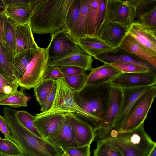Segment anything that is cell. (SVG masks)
<instances>
[{
  "label": "cell",
  "instance_id": "obj_1",
  "mask_svg": "<svg viewBox=\"0 0 156 156\" xmlns=\"http://www.w3.org/2000/svg\"><path fill=\"white\" fill-rule=\"evenodd\" d=\"M16 110L6 106L3 109L4 117L9 129V139L14 142L25 156H61L62 148L40 138L24 126L17 119Z\"/></svg>",
  "mask_w": 156,
  "mask_h": 156
},
{
  "label": "cell",
  "instance_id": "obj_2",
  "mask_svg": "<svg viewBox=\"0 0 156 156\" xmlns=\"http://www.w3.org/2000/svg\"><path fill=\"white\" fill-rule=\"evenodd\" d=\"M73 0H41L29 23L33 33L51 36L64 29L67 13Z\"/></svg>",
  "mask_w": 156,
  "mask_h": 156
},
{
  "label": "cell",
  "instance_id": "obj_3",
  "mask_svg": "<svg viewBox=\"0 0 156 156\" xmlns=\"http://www.w3.org/2000/svg\"><path fill=\"white\" fill-rule=\"evenodd\" d=\"M144 124L128 132L112 129L101 140L116 147L123 156H148L156 143L146 132Z\"/></svg>",
  "mask_w": 156,
  "mask_h": 156
},
{
  "label": "cell",
  "instance_id": "obj_4",
  "mask_svg": "<svg viewBox=\"0 0 156 156\" xmlns=\"http://www.w3.org/2000/svg\"><path fill=\"white\" fill-rule=\"evenodd\" d=\"M112 87L109 82L98 84H86L80 91H74L75 101L90 115L98 129L108 105Z\"/></svg>",
  "mask_w": 156,
  "mask_h": 156
},
{
  "label": "cell",
  "instance_id": "obj_5",
  "mask_svg": "<svg viewBox=\"0 0 156 156\" xmlns=\"http://www.w3.org/2000/svg\"><path fill=\"white\" fill-rule=\"evenodd\" d=\"M56 89L52 105L48 111L36 115H45L61 113L70 112L85 122L96 132L98 129L96 124L87 112L76 103L74 98V91L67 85L64 79L55 80Z\"/></svg>",
  "mask_w": 156,
  "mask_h": 156
},
{
  "label": "cell",
  "instance_id": "obj_6",
  "mask_svg": "<svg viewBox=\"0 0 156 156\" xmlns=\"http://www.w3.org/2000/svg\"><path fill=\"white\" fill-rule=\"evenodd\" d=\"M156 96L155 85L138 99L117 130L120 132L131 131L144 123Z\"/></svg>",
  "mask_w": 156,
  "mask_h": 156
},
{
  "label": "cell",
  "instance_id": "obj_7",
  "mask_svg": "<svg viewBox=\"0 0 156 156\" xmlns=\"http://www.w3.org/2000/svg\"><path fill=\"white\" fill-rule=\"evenodd\" d=\"M49 59L47 47L40 48L27 67L23 78L17 82L19 86L29 90L39 83L44 79V73L48 67Z\"/></svg>",
  "mask_w": 156,
  "mask_h": 156
},
{
  "label": "cell",
  "instance_id": "obj_8",
  "mask_svg": "<svg viewBox=\"0 0 156 156\" xmlns=\"http://www.w3.org/2000/svg\"><path fill=\"white\" fill-rule=\"evenodd\" d=\"M47 47L49 59L53 60L73 54L85 53L64 29L51 35V41Z\"/></svg>",
  "mask_w": 156,
  "mask_h": 156
},
{
  "label": "cell",
  "instance_id": "obj_9",
  "mask_svg": "<svg viewBox=\"0 0 156 156\" xmlns=\"http://www.w3.org/2000/svg\"><path fill=\"white\" fill-rule=\"evenodd\" d=\"M122 98L121 88L112 86L110 97L100 126L95 133L99 140L103 138L115 126Z\"/></svg>",
  "mask_w": 156,
  "mask_h": 156
},
{
  "label": "cell",
  "instance_id": "obj_10",
  "mask_svg": "<svg viewBox=\"0 0 156 156\" xmlns=\"http://www.w3.org/2000/svg\"><path fill=\"white\" fill-rule=\"evenodd\" d=\"M135 8L127 1L107 0L106 19L127 27L134 22Z\"/></svg>",
  "mask_w": 156,
  "mask_h": 156
},
{
  "label": "cell",
  "instance_id": "obj_11",
  "mask_svg": "<svg viewBox=\"0 0 156 156\" xmlns=\"http://www.w3.org/2000/svg\"><path fill=\"white\" fill-rule=\"evenodd\" d=\"M109 82L112 86L121 88L153 86L156 84V71L144 73H123Z\"/></svg>",
  "mask_w": 156,
  "mask_h": 156
},
{
  "label": "cell",
  "instance_id": "obj_12",
  "mask_svg": "<svg viewBox=\"0 0 156 156\" xmlns=\"http://www.w3.org/2000/svg\"><path fill=\"white\" fill-rule=\"evenodd\" d=\"M46 140L52 144L61 148L80 146L73 136L70 124L69 112L56 130Z\"/></svg>",
  "mask_w": 156,
  "mask_h": 156
},
{
  "label": "cell",
  "instance_id": "obj_13",
  "mask_svg": "<svg viewBox=\"0 0 156 156\" xmlns=\"http://www.w3.org/2000/svg\"><path fill=\"white\" fill-rule=\"evenodd\" d=\"M129 27L106 20L98 33L99 38L113 46L118 48L128 34Z\"/></svg>",
  "mask_w": 156,
  "mask_h": 156
},
{
  "label": "cell",
  "instance_id": "obj_14",
  "mask_svg": "<svg viewBox=\"0 0 156 156\" xmlns=\"http://www.w3.org/2000/svg\"><path fill=\"white\" fill-rule=\"evenodd\" d=\"M152 86L121 88L122 100L120 110L115 123L114 128L115 129H118L138 99Z\"/></svg>",
  "mask_w": 156,
  "mask_h": 156
},
{
  "label": "cell",
  "instance_id": "obj_15",
  "mask_svg": "<svg viewBox=\"0 0 156 156\" xmlns=\"http://www.w3.org/2000/svg\"><path fill=\"white\" fill-rule=\"evenodd\" d=\"M86 54L94 58L96 56L114 52L118 50L98 36H87L74 41Z\"/></svg>",
  "mask_w": 156,
  "mask_h": 156
},
{
  "label": "cell",
  "instance_id": "obj_16",
  "mask_svg": "<svg viewBox=\"0 0 156 156\" xmlns=\"http://www.w3.org/2000/svg\"><path fill=\"white\" fill-rule=\"evenodd\" d=\"M140 44L156 55V32L137 22L129 27L128 33Z\"/></svg>",
  "mask_w": 156,
  "mask_h": 156
},
{
  "label": "cell",
  "instance_id": "obj_17",
  "mask_svg": "<svg viewBox=\"0 0 156 156\" xmlns=\"http://www.w3.org/2000/svg\"><path fill=\"white\" fill-rule=\"evenodd\" d=\"M114 52L100 55L94 58L105 64H112L115 63H132L146 66L152 70L155 71L156 68L147 62L130 53L119 47Z\"/></svg>",
  "mask_w": 156,
  "mask_h": 156
},
{
  "label": "cell",
  "instance_id": "obj_18",
  "mask_svg": "<svg viewBox=\"0 0 156 156\" xmlns=\"http://www.w3.org/2000/svg\"><path fill=\"white\" fill-rule=\"evenodd\" d=\"M73 134L80 146L90 145L96 136L95 132L88 125L74 114L69 112Z\"/></svg>",
  "mask_w": 156,
  "mask_h": 156
},
{
  "label": "cell",
  "instance_id": "obj_19",
  "mask_svg": "<svg viewBox=\"0 0 156 156\" xmlns=\"http://www.w3.org/2000/svg\"><path fill=\"white\" fill-rule=\"evenodd\" d=\"M66 113H58L45 115L36 114L34 116L36 126L43 139L46 140L56 130L63 120Z\"/></svg>",
  "mask_w": 156,
  "mask_h": 156
},
{
  "label": "cell",
  "instance_id": "obj_20",
  "mask_svg": "<svg viewBox=\"0 0 156 156\" xmlns=\"http://www.w3.org/2000/svg\"><path fill=\"white\" fill-rule=\"evenodd\" d=\"M119 47L142 59L156 68V55L141 45L128 33L123 39Z\"/></svg>",
  "mask_w": 156,
  "mask_h": 156
},
{
  "label": "cell",
  "instance_id": "obj_21",
  "mask_svg": "<svg viewBox=\"0 0 156 156\" xmlns=\"http://www.w3.org/2000/svg\"><path fill=\"white\" fill-rule=\"evenodd\" d=\"M122 73L111 65L104 63L101 66L91 69L88 74L86 84H98L109 82Z\"/></svg>",
  "mask_w": 156,
  "mask_h": 156
},
{
  "label": "cell",
  "instance_id": "obj_22",
  "mask_svg": "<svg viewBox=\"0 0 156 156\" xmlns=\"http://www.w3.org/2000/svg\"><path fill=\"white\" fill-rule=\"evenodd\" d=\"M92 57L86 54L80 53L72 55L62 58L56 60L49 59L48 67L72 66L83 69L85 71H90L93 68Z\"/></svg>",
  "mask_w": 156,
  "mask_h": 156
},
{
  "label": "cell",
  "instance_id": "obj_23",
  "mask_svg": "<svg viewBox=\"0 0 156 156\" xmlns=\"http://www.w3.org/2000/svg\"><path fill=\"white\" fill-rule=\"evenodd\" d=\"M16 54L28 49H39L29 23L19 24L16 30Z\"/></svg>",
  "mask_w": 156,
  "mask_h": 156
},
{
  "label": "cell",
  "instance_id": "obj_24",
  "mask_svg": "<svg viewBox=\"0 0 156 156\" xmlns=\"http://www.w3.org/2000/svg\"><path fill=\"white\" fill-rule=\"evenodd\" d=\"M92 0H80V11L79 16L72 28L66 33L74 41L87 36V16Z\"/></svg>",
  "mask_w": 156,
  "mask_h": 156
},
{
  "label": "cell",
  "instance_id": "obj_25",
  "mask_svg": "<svg viewBox=\"0 0 156 156\" xmlns=\"http://www.w3.org/2000/svg\"><path fill=\"white\" fill-rule=\"evenodd\" d=\"M15 55L0 39V74L7 81L17 82L12 64Z\"/></svg>",
  "mask_w": 156,
  "mask_h": 156
},
{
  "label": "cell",
  "instance_id": "obj_26",
  "mask_svg": "<svg viewBox=\"0 0 156 156\" xmlns=\"http://www.w3.org/2000/svg\"><path fill=\"white\" fill-rule=\"evenodd\" d=\"M39 49H27L17 53L14 56L12 64L17 83L23 78L27 67Z\"/></svg>",
  "mask_w": 156,
  "mask_h": 156
},
{
  "label": "cell",
  "instance_id": "obj_27",
  "mask_svg": "<svg viewBox=\"0 0 156 156\" xmlns=\"http://www.w3.org/2000/svg\"><path fill=\"white\" fill-rule=\"evenodd\" d=\"M37 6H7L5 13L9 18L18 24H23L29 23Z\"/></svg>",
  "mask_w": 156,
  "mask_h": 156
},
{
  "label": "cell",
  "instance_id": "obj_28",
  "mask_svg": "<svg viewBox=\"0 0 156 156\" xmlns=\"http://www.w3.org/2000/svg\"><path fill=\"white\" fill-rule=\"evenodd\" d=\"M55 84V80L44 79L33 88L36 99L41 107L44 104L52 87Z\"/></svg>",
  "mask_w": 156,
  "mask_h": 156
},
{
  "label": "cell",
  "instance_id": "obj_29",
  "mask_svg": "<svg viewBox=\"0 0 156 156\" xmlns=\"http://www.w3.org/2000/svg\"><path fill=\"white\" fill-rule=\"evenodd\" d=\"M24 89L21 87L20 91L0 101V105H7L13 108L26 107L30 98L23 93Z\"/></svg>",
  "mask_w": 156,
  "mask_h": 156
},
{
  "label": "cell",
  "instance_id": "obj_30",
  "mask_svg": "<svg viewBox=\"0 0 156 156\" xmlns=\"http://www.w3.org/2000/svg\"><path fill=\"white\" fill-rule=\"evenodd\" d=\"M99 0H92L87 16V36H95L97 26Z\"/></svg>",
  "mask_w": 156,
  "mask_h": 156
},
{
  "label": "cell",
  "instance_id": "obj_31",
  "mask_svg": "<svg viewBox=\"0 0 156 156\" xmlns=\"http://www.w3.org/2000/svg\"><path fill=\"white\" fill-rule=\"evenodd\" d=\"M93 156H123L119 150L108 142L99 140L94 150Z\"/></svg>",
  "mask_w": 156,
  "mask_h": 156
},
{
  "label": "cell",
  "instance_id": "obj_32",
  "mask_svg": "<svg viewBox=\"0 0 156 156\" xmlns=\"http://www.w3.org/2000/svg\"><path fill=\"white\" fill-rule=\"evenodd\" d=\"M127 2L135 9L133 23L137 22L143 14L156 6V0H130Z\"/></svg>",
  "mask_w": 156,
  "mask_h": 156
},
{
  "label": "cell",
  "instance_id": "obj_33",
  "mask_svg": "<svg viewBox=\"0 0 156 156\" xmlns=\"http://www.w3.org/2000/svg\"><path fill=\"white\" fill-rule=\"evenodd\" d=\"M81 7L80 0H73L68 11L64 30L69 32L76 21L80 15Z\"/></svg>",
  "mask_w": 156,
  "mask_h": 156
},
{
  "label": "cell",
  "instance_id": "obj_34",
  "mask_svg": "<svg viewBox=\"0 0 156 156\" xmlns=\"http://www.w3.org/2000/svg\"><path fill=\"white\" fill-rule=\"evenodd\" d=\"M64 79L68 86L74 91L77 92L86 85L88 74L85 72L79 75L70 76L64 74Z\"/></svg>",
  "mask_w": 156,
  "mask_h": 156
},
{
  "label": "cell",
  "instance_id": "obj_35",
  "mask_svg": "<svg viewBox=\"0 0 156 156\" xmlns=\"http://www.w3.org/2000/svg\"><path fill=\"white\" fill-rule=\"evenodd\" d=\"M16 116L20 123L26 128L37 136L43 138L36 126L34 121V116L25 110L16 111Z\"/></svg>",
  "mask_w": 156,
  "mask_h": 156
},
{
  "label": "cell",
  "instance_id": "obj_36",
  "mask_svg": "<svg viewBox=\"0 0 156 156\" xmlns=\"http://www.w3.org/2000/svg\"><path fill=\"white\" fill-rule=\"evenodd\" d=\"M18 25L9 18L5 44L15 55L16 54V30Z\"/></svg>",
  "mask_w": 156,
  "mask_h": 156
},
{
  "label": "cell",
  "instance_id": "obj_37",
  "mask_svg": "<svg viewBox=\"0 0 156 156\" xmlns=\"http://www.w3.org/2000/svg\"><path fill=\"white\" fill-rule=\"evenodd\" d=\"M0 153L9 156L22 154L20 149L13 141L9 138L0 137Z\"/></svg>",
  "mask_w": 156,
  "mask_h": 156
},
{
  "label": "cell",
  "instance_id": "obj_38",
  "mask_svg": "<svg viewBox=\"0 0 156 156\" xmlns=\"http://www.w3.org/2000/svg\"><path fill=\"white\" fill-rule=\"evenodd\" d=\"M111 65L124 73H144L153 71L148 67L134 63H115Z\"/></svg>",
  "mask_w": 156,
  "mask_h": 156
},
{
  "label": "cell",
  "instance_id": "obj_39",
  "mask_svg": "<svg viewBox=\"0 0 156 156\" xmlns=\"http://www.w3.org/2000/svg\"><path fill=\"white\" fill-rule=\"evenodd\" d=\"M19 86L17 82L7 81L0 74V101L16 93Z\"/></svg>",
  "mask_w": 156,
  "mask_h": 156
},
{
  "label": "cell",
  "instance_id": "obj_40",
  "mask_svg": "<svg viewBox=\"0 0 156 156\" xmlns=\"http://www.w3.org/2000/svg\"><path fill=\"white\" fill-rule=\"evenodd\" d=\"M137 22L156 32V6L143 14Z\"/></svg>",
  "mask_w": 156,
  "mask_h": 156
},
{
  "label": "cell",
  "instance_id": "obj_41",
  "mask_svg": "<svg viewBox=\"0 0 156 156\" xmlns=\"http://www.w3.org/2000/svg\"><path fill=\"white\" fill-rule=\"evenodd\" d=\"M68 156H90V145L66 147L62 148Z\"/></svg>",
  "mask_w": 156,
  "mask_h": 156
},
{
  "label": "cell",
  "instance_id": "obj_42",
  "mask_svg": "<svg viewBox=\"0 0 156 156\" xmlns=\"http://www.w3.org/2000/svg\"><path fill=\"white\" fill-rule=\"evenodd\" d=\"M107 0H99L97 29L95 36H97L102 25L106 19Z\"/></svg>",
  "mask_w": 156,
  "mask_h": 156
},
{
  "label": "cell",
  "instance_id": "obj_43",
  "mask_svg": "<svg viewBox=\"0 0 156 156\" xmlns=\"http://www.w3.org/2000/svg\"><path fill=\"white\" fill-rule=\"evenodd\" d=\"M7 6H37L41 0H3Z\"/></svg>",
  "mask_w": 156,
  "mask_h": 156
},
{
  "label": "cell",
  "instance_id": "obj_44",
  "mask_svg": "<svg viewBox=\"0 0 156 156\" xmlns=\"http://www.w3.org/2000/svg\"><path fill=\"white\" fill-rule=\"evenodd\" d=\"M47 78H52L55 80L61 78L64 79V75L59 67L50 66L47 69L44 75V79Z\"/></svg>",
  "mask_w": 156,
  "mask_h": 156
},
{
  "label": "cell",
  "instance_id": "obj_45",
  "mask_svg": "<svg viewBox=\"0 0 156 156\" xmlns=\"http://www.w3.org/2000/svg\"><path fill=\"white\" fill-rule=\"evenodd\" d=\"M8 20L5 12L0 14V39L5 44Z\"/></svg>",
  "mask_w": 156,
  "mask_h": 156
},
{
  "label": "cell",
  "instance_id": "obj_46",
  "mask_svg": "<svg viewBox=\"0 0 156 156\" xmlns=\"http://www.w3.org/2000/svg\"><path fill=\"white\" fill-rule=\"evenodd\" d=\"M56 89V87L55 84L52 87L44 104L41 107L40 109L41 112H44L48 111L51 108L55 97Z\"/></svg>",
  "mask_w": 156,
  "mask_h": 156
},
{
  "label": "cell",
  "instance_id": "obj_47",
  "mask_svg": "<svg viewBox=\"0 0 156 156\" xmlns=\"http://www.w3.org/2000/svg\"><path fill=\"white\" fill-rule=\"evenodd\" d=\"M59 68L63 74L70 76L77 75L85 72L82 68L75 66H63Z\"/></svg>",
  "mask_w": 156,
  "mask_h": 156
},
{
  "label": "cell",
  "instance_id": "obj_48",
  "mask_svg": "<svg viewBox=\"0 0 156 156\" xmlns=\"http://www.w3.org/2000/svg\"><path fill=\"white\" fill-rule=\"evenodd\" d=\"M0 131L4 134L5 138H9V129L8 122L4 117L0 115Z\"/></svg>",
  "mask_w": 156,
  "mask_h": 156
},
{
  "label": "cell",
  "instance_id": "obj_49",
  "mask_svg": "<svg viewBox=\"0 0 156 156\" xmlns=\"http://www.w3.org/2000/svg\"><path fill=\"white\" fill-rule=\"evenodd\" d=\"M6 7L3 0H0V14L5 12Z\"/></svg>",
  "mask_w": 156,
  "mask_h": 156
},
{
  "label": "cell",
  "instance_id": "obj_50",
  "mask_svg": "<svg viewBox=\"0 0 156 156\" xmlns=\"http://www.w3.org/2000/svg\"><path fill=\"white\" fill-rule=\"evenodd\" d=\"M156 146L152 150L148 156H156Z\"/></svg>",
  "mask_w": 156,
  "mask_h": 156
},
{
  "label": "cell",
  "instance_id": "obj_51",
  "mask_svg": "<svg viewBox=\"0 0 156 156\" xmlns=\"http://www.w3.org/2000/svg\"><path fill=\"white\" fill-rule=\"evenodd\" d=\"M0 156H25L23 154H21L20 155H15V156H9V155H6L5 154H2L0 153Z\"/></svg>",
  "mask_w": 156,
  "mask_h": 156
},
{
  "label": "cell",
  "instance_id": "obj_52",
  "mask_svg": "<svg viewBox=\"0 0 156 156\" xmlns=\"http://www.w3.org/2000/svg\"><path fill=\"white\" fill-rule=\"evenodd\" d=\"M61 156H68L67 154L64 151L63 154Z\"/></svg>",
  "mask_w": 156,
  "mask_h": 156
}]
</instances>
